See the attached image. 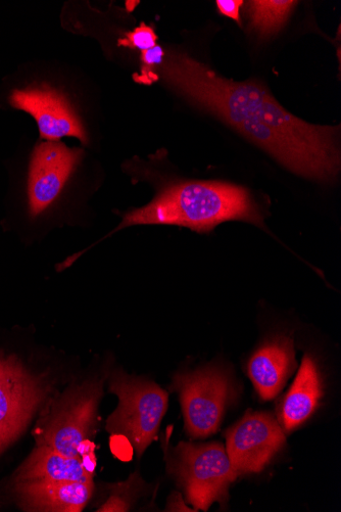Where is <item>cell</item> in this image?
Masks as SVG:
<instances>
[{
  "instance_id": "cell-1",
  "label": "cell",
  "mask_w": 341,
  "mask_h": 512,
  "mask_svg": "<svg viewBox=\"0 0 341 512\" xmlns=\"http://www.w3.org/2000/svg\"><path fill=\"white\" fill-rule=\"evenodd\" d=\"M189 103L245 135L292 173L332 182L340 171L339 126L310 124L284 109L256 80L236 82L186 54L158 69Z\"/></svg>"
},
{
  "instance_id": "cell-2",
  "label": "cell",
  "mask_w": 341,
  "mask_h": 512,
  "mask_svg": "<svg viewBox=\"0 0 341 512\" xmlns=\"http://www.w3.org/2000/svg\"><path fill=\"white\" fill-rule=\"evenodd\" d=\"M227 221L265 227L260 205L243 186L220 181H178L165 185L148 205L126 213L106 238L135 225H177L209 234Z\"/></svg>"
},
{
  "instance_id": "cell-3",
  "label": "cell",
  "mask_w": 341,
  "mask_h": 512,
  "mask_svg": "<svg viewBox=\"0 0 341 512\" xmlns=\"http://www.w3.org/2000/svg\"><path fill=\"white\" fill-rule=\"evenodd\" d=\"M108 375L72 385L48 403L34 432L37 445L81 458V448L96 428Z\"/></svg>"
},
{
  "instance_id": "cell-4",
  "label": "cell",
  "mask_w": 341,
  "mask_h": 512,
  "mask_svg": "<svg viewBox=\"0 0 341 512\" xmlns=\"http://www.w3.org/2000/svg\"><path fill=\"white\" fill-rule=\"evenodd\" d=\"M109 390L118 396L119 405L108 418L107 432L125 438L140 458L158 436L168 409V394L156 383L120 369L111 372Z\"/></svg>"
},
{
  "instance_id": "cell-5",
  "label": "cell",
  "mask_w": 341,
  "mask_h": 512,
  "mask_svg": "<svg viewBox=\"0 0 341 512\" xmlns=\"http://www.w3.org/2000/svg\"><path fill=\"white\" fill-rule=\"evenodd\" d=\"M168 472L184 489L194 511H207L215 502L226 505L229 488L238 478L224 446L217 442L179 443L169 454Z\"/></svg>"
},
{
  "instance_id": "cell-6",
  "label": "cell",
  "mask_w": 341,
  "mask_h": 512,
  "mask_svg": "<svg viewBox=\"0 0 341 512\" xmlns=\"http://www.w3.org/2000/svg\"><path fill=\"white\" fill-rule=\"evenodd\" d=\"M171 389L179 394L185 429L191 439L217 433L225 410L235 397L228 372L220 366L179 372Z\"/></svg>"
},
{
  "instance_id": "cell-7",
  "label": "cell",
  "mask_w": 341,
  "mask_h": 512,
  "mask_svg": "<svg viewBox=\"0 0 341 512\" xmlns=\"http://www.w3.org/2000/svg\"><path fill=\"white\" fill-rule=\"evenodd\" d=\"M52 390L16 356L0 354V453L23 433Z\"/></svg>"
},
{
  "instance_id": "cell-8",
  "label": "cell",
  "mask_w": 341,
  "mask_h": 512,
  "mask_svg": "<svg viewBox=\"0 0 341 512\" xmlns=\"http://www.w3.org/2000/svg\"><path fill=\"white\" fill-rule=\"evenodd\" d=\"M227 455L237 476L261 473L284 447L285 433L267 412L249 411L226 432Z\"/></svg>"
},
{
  "instance_id": "cell-9",
  "label": "cell",
  "mask_w": 341,
  "mask_h": 512,
  "mask_svg": "<svg viewBox=\"0 0 341 512\" xmlns=\"http://www.w3.org/2000/svg\"><path fill=\"white\" fill-rule=\"evenodd\" d=\"M83 157V150L61 142H45L33 151L27 180L29 215L35 219L61 197Z\"/></svg>"
},
{
  "instance_id": "cell-10",
  "label": "cell",
  "mask_w": 341,
  "mask_h": 512,
  "mask_svg": "<svg viewBox=\"0 0 341 512\" xmlns=\"http://www.w3.org/2000/svg\"><path fill=\"white\" fill-rule=\"evenodd\" d=\"M9 101L14 109L28 113L36 120L40 137L46 142H58L69 136L88 144L83 124L58 90L47 85L15 89Z\"/></svg>"
},
{
  "instance_id": "cell-11",
  "label": "cell",
  "mask_w": 341,
  "mask_h": 512,
  "mask_svg": "<svg viewBox=\"0 0 341 512\" xmlns=\"http://www.w3.org/2000/svg\"><path fill=\"white\" fill-rule=\"evenodd\" d=\"M294 341L286 336L276 337L262 345L248 362V375L259 396L274 399L296 369Z\"/></svg>"
},
{
  "instance_id": "cell-12",
  "label": "cell",
  "mask_w": 341,
  "mask_h": 512,
  "mask_svg": "<svg viewBox=\"0 0 341 512\" xmlns=\"http://www.w3.org/2000/svg\"><path fill=\"white\" fill-rule=\"evenodd\" d=\"M93 483L35 481L14 484L20 505L27 511L79 512L89 502Z\"/></svg>"
},
{
  "instance_id": "cell-13",
  "label": "cell",
  "mask_w": 341,
  "mask_h": 512,
  "mask_svg": "<svg viewBox=\"0 0 341 512\" xmlns=\"http://www.w3.org/2000/svg\"><path fill=\"white\" fill-rule=\"evenodd\" d=\"M322 380L317 363L307 354L298 376L285 395L278 412V423L284 433H291L306 423L323 396Z\"/></svg>"
},
{
  "instance_id": "cell-14",
  "label": "cell",
  "mask_w": 341,
  "mask_h": 512,
  "mask_svg": "<svg viewBox=\"0 0 341 512\" xmlns=\"http://www.w3.org/2000/svg\"><path fill=\"white\" fill-rule=\"evenodd\" d=\"M35 481L93 483L82 458L68 457L46 446L37 445L15 474L14 484Z\"/></svg>"
},
{
  "instance_id": "cell-15",
  "label": "cell",
  "mask_w": 341,
  "mask_h": 512,
  "mask_svg": "<svg viewBox=\"0 0 341 512\" xmlns=\"http://www.w3.org/2000/svg\"><path fill=\"white\" fill-rule=\"evenodd\" d=\"M298 2L292 0H254L249 3L251 28L262 38L276 35L286 24Z\"/></svg>"
},
{
  "instance_id": "cell-16",
  "label": "cell",
  "mask_w": 341,
  "mask_h": 512,
  "mask_svg": "<svg viewBox=\"0 0 341 512\" xmlns=\"http://www.w3.org/2000/svg\"><path fill=\"white\" fill-rule=\"evenodd\" d=\"M141 484L142 480L140 476H138V473H135L130 476L126 482L112 485L109 487V498L99 509H97V511H129L135 501L138 491H140Z\"/></svg>"
},
{
  "instance_id": "cell-17",
  "label": "cell",
  "mask_w": 341,
  "mask_h": 512,
  "mask_svg": "<svg viewBox=\"0 0 341 512\" xmlns=\"http://www.w3.org/2000/svg\"><path fill=\"white\" fill-rule=\"evenodd\" d=\"M157 42L158 35L154 28L142 23L133 31L127 33L125 37L119 39L118 43L124 48L145 52L156 48Z\"/></svg>"
},
{
  "instance_id": "cell-18",
  "label": "cell",
  "mask_w": 341,
  "mask_h": 512,
  "mask_svg": "<svg viewBox=\"0 0 341 512\" xmlns=\"http://www.w3.org/2000/svg\"><path fill=\"white\" fill-rule=\"evenodd\" d=\"M165 55V51L159 45L152 50L142 52V70L139 76L135 75V79L144 84H152L158 80L159 75L156 74L154 70L163 65Z\"/></svg>"
},
{
  "instance_id": "cell-19",
  "label": "cell",
  "mask_w": 341,
  "mask_h": 512,
  "mask_svg": "<svg viewBox=\"0 0 341 512\" xmlns=\"http://www.w3.org/2000/svg\"><path fill=\"white\" fill-rule=\"evenodd\" d=\"M216 4L221 15L241 24L240 9L245 2L242 0H217Z\"/></svg>"
},
{
  "instance_id": "cell-20",
  "label": "cell",
  "mask_w": 341,
  "mask_h": 512,
  "mask_svg": "<svg viewBox=\"0 0 341 512\" xmlns=\"http://www.w3.org/2000/svg\"><path fill=\"white\" fill-rule=\"evenodd\" d=\"M175 494L176 495L171 496V499L167 507L168 511H194L193 509H190L184 504L179 494Z\"/></svg>"
},
{
  "instance_id": "cell-21",
  "label": "cell",
  "mask_w": 341,
  "mask_h": 512,
  "mask_svg": "<svg viewBox=\"0 0 341 512\" xmlns=\"http://www.w3.org/2000/svg\"><path fill=\"white\" fill-rule=\"evenodd\" d=\"M137 5H138V3H137V2H136V3H133V2H132V3L127 2V7H130V8L128 9V11H129V12H132V11L134 10V7H136Z\"/></svg>"
}]
</instances>
